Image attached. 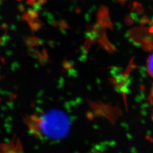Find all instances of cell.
Segmentation results:
<instances>
[{
  "label": "cell",
  "instance_id": "1",
  "mask_svg": "<svg viewBox=\"0 0 153 153\" xmlns=\"http://www.w3.org/2000/svg\"><path fill=\"white\" fill-rule=\"evenodd\" d=\"M28 124L34 134L45 140L58 141L71 131V117L60 109H51L31 117Z\"/></svg>",
  "mask_w": 153,
  "mask_h": 153
},
{
  "label": "cell",
  "instance_id": "2",
  "mask_svg": "<svg viewBox=\"0 0 153 153\" xmlns=\"http://www.w3.org/2000/svg\"><path fill=\"white\" fill-rule=\"evenodd\" d=\"M148 69L150 74L153 76V55H152L148 60Z\"/></svg>",
  "mask_w": 153,
  "mask_h": 153
},
{
  "label": "cell",
  "instance_id": "3",
  "mask_svg": "<svg viewBox=\"0 0 153 153\" xmlns=\"http://www.w3.org/2000/svg\"></svg>",
  "mask_w": 153,
  "mask_h": 153
}]
</instances>
